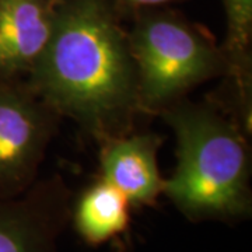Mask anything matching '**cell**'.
Returning <instances> with one entry per match:
<instances>
[{
	"mask_svg": "<svg viewBox=\"0 0 252 252\" xmlns=\"http://www.w3.org/2000/svg\"><path fill=\"white\" fill-rule=\"evenodd\" d=\"M58 0H0V76L27 77L45 48Z\"/></svg>",
	"mask_w": 252,
	"mask_h": 252,
	"instance_id": "52a82bcc",
	"label": "cell"
},
{
	"mask_svg": "<svg viewBox=\"0 0 252 252\" xmlns=\"http://www.w3.org/2000/svg\"><path fill=\"white\" fill-rule=\"evenodd\" d=\"M118 9L124 16H132L136 11L157 7H168L174 3H180L184 0H114Z\"/></svg>",
	"mask_w": 252,
	"mask_h": 252,
	"instance_id": "30bf717a",
	"label": "cell"
},
{
	"mask_svg": "<svg viewBox=\"0 0 252 252\" xmlns=\"http://www.w3.org/2000/svg\"><path fill=\"white\" fill-rule=\"evenodd\" d=\"M160 117L177 137L178 164L162 193L189 221L237 223L252 213L251 132L216 98L180 99Z\"/></svg>",
	"mask_w": 252,
	"mask_h": 252,
	"instance_id": "7a4b0ae2",
	"label": "cell"
},
{
	"mask_svg": "<svg viewBox=\"0 0 252 252\" xmlns=\"http://www.w3.org/2000/svg\"><path fill=\"white\" fill-rule=\"evenodd\" d=\"M225 38L221 45L228 63L224 91L228 107L251 127L252 115V0H223Z\"/></svg>",
	"mask_w": 252,
	"mask_h": 252,
	"instance_id": "ba28073f",
	"label": "cell"
},
{
	"mask_svg": "<svg viewBox=\"0 0 252 252\" xmlns=\"http://www.w3.org/2000/svg\"><path fill=\"white\" fill-rule=\"evenodd\" d=\"M59 121L26 77L0 76V199L31 188Z\"/></svg>",
	"mask_w": 252,
	"mask_h": 252,
	"instance_id": "277c9868",
	"label": "cell"
},
{
	"mask_svg": "<svg viewBox=\"0 0 252 252\" xmlns=\"http://www.w3.org/2000/svg\"><path fill=\"white\" fill-rule=\"evenodd\" d=\"M130 17L127 35L137 69L142 115L160 117L199 84L228 74L216 38L180 11L157 7Z\"/></svg>",
	"mask_w": 252,
	"mask_h": 252,
	"instance_id": "3957f363",
	"label": "cell"
},
{
	"mask_svg": "<svg viewBox=\"0 0 252 252\" xmlns=\"http://www.w3.org/2000/svg\"><path fill=\"white\" fill-rule=\"evenodd\" d=\"M162 142L161 135L149 132L99 142V178L124 193L132 206H156L165 182L157 164Z\"/></svg>",
	"mask_w": 252,
	"mask_h": 252,
	"instance_id": "8992f818",
	"label": "cell"
},
{
	"mask_svg": "<svg viewBox=\"0 0 252 252\" xmlns=\"http://www.w3.org/2000/svg\"><path fill=\"white\" fill-rule=\"evenodd\" d=\"M114 0H58L49 39L26 80L94 140L135 132L139 81Z\"/></svg>",
	"mask_w": 252,
	"mask_h": 252,
	"instance_id": "6da1fadb",
	"label": "cell"
},
{
	"mask_svg": "<svg viewBox=\"0 0 252 252\" xmlns=\"http://www.w3.org/2000/svg\"><path fill=\"white\" fill-rule=\"evenodd\" d=\"M72 203V190L59 174L35 181L20 196L0 199V252H59Z\"/></svg>",
	"mask_w": 252,
	"mask_h": 252,
	"instance_id": "5b68a950",
	"label": "cell"
},
{
	"mask_svg": "<svg viewBox=\"0 0 252 252\" xmlns=\"http://www.w3.org/2000/svg\"><path fill=\"white\" fill-rule=\"evenodd\" d=\"M132 205L115 187L98 178L72 203L76 233L91 247H99L127 231Z\"/></svg>",
	"mask_w": 252,
	"mask_h": 252,
	"instance_id": "9c48e42d",
	"label": "cell"
}]
</instances>
